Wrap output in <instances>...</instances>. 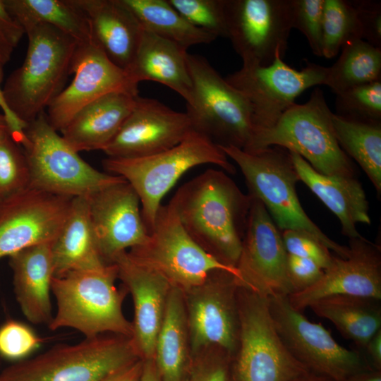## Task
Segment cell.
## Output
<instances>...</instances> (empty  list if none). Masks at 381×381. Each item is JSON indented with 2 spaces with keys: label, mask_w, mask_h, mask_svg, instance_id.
<instances>
[{
  "label": "cell",
  "mask_w": 381,
  "mask_h": 381,
  "mask_svg": "<svg viewBox=\"0 0 381 381\" xmlns=\"http://www.w3.org/2000/svg\"><path fill=\"white\" fill-rule=\"evenodd\" d=\"M192 25L227 38L226 0H168Z\"/></svg>",
  "instance_id": "d590c367"
},
{
  "label": "cell",
  "mask_w": 381,
  "mask_h": 381,
  "mask_svg": "<svg viewBox=\"0 0 381 381\" xmlns=\"http://www.w3.org/2000/svg\"><path fill=\"white\" fill-rule=\"evenodd\" d=\"M138 94L116 92L81 109L61 131L77 152L102 150L114 138L132 111Z\"/></svg>",
  "instance_id": "484cf974"
},
{
  "label": "cell",
  "mask_w": 381,
  "mask_h": 381,
  "mask_svg": "<svg viewBox=\"0 0 381 381\" xmlns=\"http://www.w3.org/2000/svg\"><path fill=\"white\" fill-rule=\"evenodd\" d=\"M192 131L186 112L138 95L119 131L102 151L113 158L149 156L178 145Z\"/></svg>",
  "instance_id": "d6986e66"
},
{
  "label": "cell",
  "mask_w": 381,
  "mask_h": 381,
  "mask_svg": "<svg viewBox=\"0 0 381 381\" xmlns=\"http://www.w3.org/2000/svg\"><path fill=\"white\" fill-rule=\"evenodd\" d=\"M364 351L367 355L366 361L371 368L381 370V329L369 340Z\"/></svg>",
  "instance_id": "c3c4849f"
},
{
  "label": "cell",
  "mask_w": 381,
  "mask_h": 381,
  "mask_svg": "<svg viewBox=\"0 0 381 381\" xmlns=\"http://www.w3.org/2000/svg\"><path fill=\"white\" fill-rule=\"evenodd\" d=\"M346 258L333 257L330 266L310 287L288 296L291 306L302 312L315 301L332 295L381 300V256L378 246L365 238H352Z\"/></svg>",
  "instance_id": "44dd1931"
},
{
  "label": "cell",
  "mask_w": 381,
  "mask_h": 381,
  "mask_svg": "<svg viewBox=\"0 0 381 381\" xmlns=\"http://www.w3.org/2000/svg\"><path fill=\"white\" fill-rule=\"evenodd\" d=\"M118 270L115 264L99 268L76 270L54 277L51 290L56 311L51 330L71 327L85 338L114 334L131 337L132 323L123 313L127 291L115 285Z\"/></svg>",
  "instance_id": "7a4b0ae2"
},
{
  "label": "cell",
  "mask_w": 381,
  "mask_h": 381,
  "mask_svg": "<svg viewBox=\"0 0 381 381\" xmlns=\"http://www.w3.org/2000/svg\"><path fill=\"white\" fill-rule=\"evenodd\" d=\"M87 18L92 42L126 71L138 47L143 29L122 0H72Z\"/></svg>",
  "instance_id": "603a6c76"
},
{
  "label": "cell",
  "mask_w": 381,
  "mask_h": 381,
  "mask_svg": "<svg viewBox=\"0 0 381 381\" xmlns=\"http://www.w3.org/2000/svg\"><path fill=\"white\" fill-rule=\"evenodd\" d=\"M332 114L322 90L315 87L306 103L294 104L273 126L255 132L245 151L278 146L299 155L322 174L353 177V164L335 136Z\"/></svg>",
  "instance_id": "8992f818"
},
{
  "label": "cell",
  "mask_w": 381,
  "mask_h": 381,
  "mask_svg": "<svg viewBox=\"0 0 381 381\" xmlns=\"http://www.w3.org/2000/svg\"><path fill=\"white\" fill-rule=\"evenodd\" d=\"M54 277L76 270L95 269L107 264L92 230L88 197L72 199L66 219L51 244Z\"/></svg>",
  "instance_id": "83f0119b"
},
{
  "label": "cell",
  "mask_w": 381,
  "mask_h": 381,
  "mask_svg": "<svg viewBox=\"0 0 381 381\" xmlns=\"http://www.w3.org/2000/svg\"><path fill=\"white\" fill-rule=\"evenodd\" d=\"M327 70L311 62L297 70L277 54L270 65H242L225 79L248 102L255 133L273 126L303 92L324 85Z\"/></svg>",
  "instance_id": "4fadbf2b"
},
{
  "label": "cell",
  "mask_w": 381,
  "mask_h": 381,
  "mask_svg": "<svg viewBox=\"0 0 381 381\" xmlns=\"http://www.w3.org/2000/svg\"><path fill=\"white\" fill-rule=\"evenodd\" d=\"M336 96L337 114L381 121V80L353 87Z\"/></svg>",
  "instance_id": "74e56055"
},
{
  "label": "cell",
  "mask_w": 381,
  "mask_h": 381,
  "mask_svg": "<svg viewBox=\"0 0 381 381\" xmlns=\"http://www.w3.org/2000/svg\"><path fill=\"white\" fill-rule=\"evenodd\" d=\"M250 200L224 171L208 169L181 186L169 202L199 246L236 267Z\"/></svg>",
  "instance_id": "6da1fadb"
},
{
  "label": "cell",
  "mask_w": 381,
  "mask_h": 381,
  "mask_svg": "<svg viewBox=\"0 0 381 381\" xmlns=\"http://www.w3.org/2000/svg\"><path fill=\"white\" fill-rule=\"evenodd\" d=\"M134 14L144 30L188 47L210 44L217 37L187 20L169 4L168 0H122Z\"/></svg>",
  "instance_id": "d6a6232c"
},
{
  "label": "cell",
  "mask_w": 381,
  "mask_h": 381,
  "mask_svg": "<svg viewBox=\"0 0 381 381\" xmlns=\"http://www.w3.org/2000/svg\"><path fill=\"white\" fill-rule=\"evenodd\" d=\"M21 146L11 135L0 140V200L29 187V168Z\"/></svg>",
  "instance_id": "8d00e7d4"
},
{
  "label": "cell",
  "mask_w": 381,
  "mask_h": 381,
  "mask_svg": "<svg viewBox=\"0 0 381 381\" xmlns=\"http://www.w3.org/2000/svg\"><path fill=\"white\" fill-rule=\"evenodd\" d=\"M4 65L0 63V108L6 119L11 138L16 143L21 146L25 140V128H26L27 124H25L15 116L10 111L5 102L1 87L4 75Z\"/></svg>",
  "instance_id": "bcb514c9"
},
{
  "label": "cell",
  "mask_w": 381,
  "mask_h": 381,
  "mask_svg": "<svg viewBox=\"0 0 381 381\" xmlns=\"http://www.w3.org/2000/svg\"><path fill=\"white\" fill-rule=\"evenodd\" d=\"M161 381H184L191 363L183 292L172 286L155 346Z\"/></svg>",
  "instance_id": "f1b7e54d"
},
{
  "label": "cell",
  "mask_w": 381,
  "mask_h": 381,
  "mask_svg": "<svg viewBox=\"0 0 381 381\" xmlns=\"http://www.w3.org/2000/svg\"><path fill=\"white\" fill-rule=\"evenodd\" d=\"M51 244L34 246L8 257L16 301L26 319L35 325L48 326L53 318Z\"/></svg>",
  "instance_id": "d4e9b609"
},
{
  "label": "cell",
  "mask_w": 381,
  "mask_h": 381,
  "mask_svg": "<svg viewBox=\"0 0 381 381\" xmlns=\"http://www.w3.org/2000/svg\"><path fill=\"white\" fill-rule=\"evenodd\" d=\"M361 28V39L381 49V2L352 1Z\"/></svg>",
  "instance_id": "7bdbcfd3"
},
{
  "label": "cell",
  "mask_w": 381,
  "mask_h": 381,
  "mask_svg": "<svg viewBox=\"0 0 381 381\" xmlns=\"http://www.w3.org/2000/svg\"><path fill=\"white\" fill-rule=\"evenodd\" d=\"M227 38L243 65L284 58L292 27L291 0H226Z\"/></svg>",
  "instance_id": "9a60e30c"
},
{
  "label": "cell",
  "mask_w": 381,
  "mask_h": 381,
  "mask_svg": "<svg viewBox=\"0 0 381 381\" xmlns=\"http://www.w3.org/2000/svg\"><path fill=\"white\" fill-rule=\"evenodd\" d=\"M193 83L186 112L193 131L218 146L246 150L253 136L251 108L246 98L231 86L202 56L188 53Z\"/></svg>",
  "instance_id": "30bf717a"
},
{
  "label": "cell",
  "mask_w": 381,
  "mask_h": 381,
  "mask_svg": "<svg viewBox=\"0 0 381 381\" xmlns=\"http://www.w3.org/2000/svg\"><path fill=\"white\" fill-rule=\"evenodd\" d=\"M88 198L92 230L99 253L107 264H113L121 253L146 242L149 232L139 197L125 179Z\"/></svg>",
  "instance_id": "ffe728a7"
},
{
  "label": "cell",
  "mask_w": 381,
  "mask_h": 381,
  "mask_svg": "<svg viewBox=\"0 0 381 381\" xmlns=\"http://www.w3.org/2000/svg\"><path fill=\"white\" fill-rule=\"evenodd\" d=\"M25 33L28 38L25 58L8 77L2 90L10 111L28 125L63 90L78 44L43 23L26 28Z\"/></svg>",
  "instance_id": "3957f363"
},
{
  "label": "cell",
  "mask_w": 381,
  "mask_h": 381,
  "mask_svg": "<svg viewBox=\"0 0 381 381\" xmlns=\"http://www.w3.org/2000/svg\"><path fill=\"white\" fill-rule=\"evenodd\" d=\"M0 34L14 48L25 34L21 25L7 10L4 0H0Z\"/></svg>",
  "instance_id": "f6af8a7d"
},
{
  "label": "cell",
  "mask_w": 381,
  "mask_h": 381,
  "mask_svg": "<svg viewBox=\"0 0 381 381\" xmlns=\"http://www.w3.org/2000/svg\"><path fill=\"white\" fill-rule=\"evenodd\" d=\"M346 381H381V370L368 369L353 375Z\"/></svg>",
  "instance_id": "f907efd6"
},
{
  "label": "cell",
  "mask_w": 381,
  "mask_h": 381,
  "mask_svg": "<svg viewBox=\"0 0 381 381\" xmlns=\"http://www.w3.org/2000/svg\"><path fill=\"white\" fill-rule=\"evenodd\" d=\"M381 80V49L361 39L346 42L337 61L327 67L324 85L337 95L349 88Z\"/></svg>",
  "instance_id": "836d02e7"
},
{
  "label": "cell",
  "mask_w": 381,
  "mask_h": 381,
  "mask_svg": "<svg viewBox=\"0 0 381 381\" xmlns=\"http://www.w3.org/2000/svg\"><path fill=\"white\" fill-rule=\"evenodd\" d=\"M14 47L0 34V63L5 65L9 61Z\"/></svg>",
  "instance_id": "816d5d0a"
},
{
  "label": "cell",
  "mask_w": 381,
  "mask_h": 381,
  "mask_svg": "<svg viewBox=\"0 0 381 381\" xmlns=\"http://www.w3.org/2000/svg\"><path fill=\"white\" fill-rule=\"evenodd\" d=\"M138 381H161L153 358L143 360V369Z\"/></svg>",
  "instance_id": "681fc988"
},
{
  "label": "cell",
  "mask_w": 381,
  "mask_h": 381,
  "mask_svg": "<svg viewBox=\"0 0 381 381\" xmlns=\"http://www.w3.org/2000/svg\"><path fill=\"white\" fill-rule=\"evenodd\" d=\"M324 272L311 260L288 254L287 272L293 293L313 286L322 277Z\"/></svg>",
  "instance_id": "ee69618b"
},
{
  "label": "cell",
  "mask_w": 381,
  "mask_h": 381,
  "mask_svg": "<svg viewBox=\"0 0 381 381\" xmlns=\"http://www.w3.org/2000/svg\"><path fill=\"white\" fill-rule=\"evenodd\" d=\"M107 172L124 179L138 194L148 232L161 202L181 176L201 164H213L229 174L235 167L221 148L205 135L192 131L180 143L162 152L141 157H107Z\"/></svg>",
  "instance_id": "5b68a950"
},
{
  "label": "cell",
  "mask_w": 381,
  "mask_h": 381,
  "mask_svg": "<svg viewBox=\"0 0 381 381\" xmlns=\"http://www.w3.org/2000/svg\"><path fill=\"white\" fill-rule=\"evenodd\" d=\"M21 145L29 187L69 198L90 197L124 179L99 171L83 159L49 123L45 111L28 123Z\"/></svg>",
  "instance_id": "ba28073f"
},
{
  "label": "cell",
  "mask_w": 381,
  "mask_h": 381,
  "mask_svg": "<svg viewBox=\"0 0 381 381\" xmlns=\"http://www.w3.org/2000/svg\"><path fill=\"white\" fill-rule=\"evenodd\" d=\"M187 49L143 30L138 47L127 69L133 83L151 80L166 85L186 103L192 98L193 83L187 63Z\"/></svg>",
  "instance_id": "4316f807"
},
{
  "label": "cell",
  "mask_w": 381,
  "mask_h": 381,
  "mask_svg": "<svg viewBox=\"0 0 381 381\" xmlns=\"http://www.w3.org/2000/svg\"><path fill=\"white\" fill-rule=\"evenodd\" d=\"M219 147L239 167L249 195L263 204L279 229L308 233L338 257H348L349 248L329 238L303 209L296 190L299 179L287 150L272 146L248 152L234 146Z\"/></svg>",
  "instance_id": "277c9868"
},
{
  "label": "cell",
  "mask_w": 381,
  "mask_h": 381,
  "mask_svg": "<svg viewBox=\"0 0 381 381\" xmlns=\"http://www.w3.org/2000/svg\"><path fill=\"white\" fill-rule=\"evenodd\" d=\"M231 357L219 349H210L193 356L184 381H231Z\"/></svg>",
  "instance_id": "60d3db41"
},
{
  "label": "cell",
  "mask_w": 381,
  "mask_h": 381,
  "mask_svg": "<svg viewBox=\"0 0 381 381\" xmlns=\"http://www.w3.org/2000/svg\"><path fill=\"white\" fill-rule=\"evenodd\" d=\"M72 199L28 187L0 200V259L52 243L66 219Z\"/></svg>",
  "instance_id": "e0dca14e"
},
{
  "label": "cell",
  "mask_w": 381,
  "mask_h": 381,
  "mask_svg": "<svg viewBox=\"0 0 381 381\" xmlns=\"http://www.w3.org/2000/svg\"><path fill=\"white\" fill-rule=\"evenodd\" d=\"M325 0H291L292 27L306 37L313 53L322 56Z\"/></svg>",
  "instance_id": "f35d334b"
},
{
  "label": "cell",
  "mask_w": 381,
  "mask_h": 381,
  "mask_svg": "<svg viewBox=\"0 0 381 381\" xmlns=\"http://www.w3.org/2000/svg\"><path fill=\"white\" fill-rule=\"evenodd\" d=\"M269 309L284 344L309 373L331 381H346L373 369L360 351L343 347L321 323L311 322L294 309L288 296L269 297Z\"/></svg>",
  "instance_id": "7c38bea8"
},
{
  "label": "cell",
  "mask_w": 381,
  "mask_h": 381,
  "mask_svg": "<svg viewBox=\"0 0 381 381\" xmlns=\"http://www.w3.org/2000/svg\"><path fill=\"white\" fill-rule=\"evenodd\" d=\"M69 85L53 99L45 111L50 125L61 131L84 107L108 94H138V85L128 73L111 62L92 42L78 44L70 74Z\"/></svg>",
  "instance_id": "ac0fdd59"
},
{
  "label": "cell",
  "mask_w": 381,
  "mask_h": 381,
  "mask_svg": "<svg viewBox=\"0 0 381 381\" xmlns=\"http://www.w3.org/2000/svg\"><path fill=\"white\" fill-rule=\"evenodd\" d=\"M289 155L299 180L337 217L342 234L350 239L363 238L356 225L370 224L371 221L368 201L361 183L353 177L322 174L299 155L294 152Z\"/></svg>",
  "instance_id": "cb8c5ba5"
},
{
  "label": "cell",
  "mask_w": 381,
  "mask_h": 381,
  "mask_svg": "<svg viewBox=\"0 0 381 381\" xmlns=\"http://www.w3.org/2000/svg\"><path fill=\"white\" fill-rule=\"evenodd\" d=\"M239 286L234 276L216 271L183 292L191 358L213 348L233 356L240 330Z\"/></svg>",
  "instance_id": "5bb4252c"
},
{
  "label": "cell",
  "mask_w": 381,
  "mask_h": 381,
  "mask_svg": "<svg viewBox=\"0 0 381 381\" xmlns=\"http://www.w3.org/2000/svg\"><path fill=\"white\" fill-rule=\"evenodd\" d=\"M282 237L289 255L311 260L324 270L330 266L334 256L315 236L301 231L285 230Z\"/></svg>",
  "instance_id": "b9f144b4"
},
{
  "label": "cell",
  "mask_w": 381,
  "mask_h": 381,
  "mask_svg": "<svg viewBox=\"0 0 381 381\" xmlns=\"http://www.w3.org/2000/svg\"><path fill=\"white\" fill-rule=\"evenodd\" d=\"M332 123L344 152L366 174L378 194L381 192L380 121L347 117L332 113Z\"/></svg>",
  "instance_id": "1f68e13d"
},
{
  "label": "cell",
  "mask_w": 381,
  "mask_h": 381,
  "mask_svg": "<svg viewBox=\"0 0 381 381\" xmlns=\"http://www.w3.org/2000/svg\"><path fill=\"white\" fill-rule=\"evenodd\" d=\"M11 135L9 128L4 114L0 113V140Z\"/></svg>",
  "instance_id": "f5cc1de1"
},
{
  "label": "cell",
  "mask_w": 381,
  "mask_h": 381,
  "mask_svg": "<svg viewBox=\"0 0 381 381\" xmlns=\"http://www.w3.org/2000/svg\"><path fill=\"white\" fill-rule=\"evenodd\" d=\"M42 339L27 325L10 320L0 326V356L16 362L27 358L41 345Z\"/></svg>",
  "instance_id": "ab89813d"
},
{
  "label": "cell",
  "mask_w": 381,
  "mask_h": 381,
  "mask_svg": "<svg viewBox=\"0 0 381 381\" xmlns=\"http://www.w3.org/2000/svg\"><path fill=\"white\" fill-rule=\"evenodd\" d=\"M309 308L318 316L334 324L359 350H364L369 340L381 329L380 300L332 295L315 301Z\"/></svg>",
  "instance_id": "f546056e"
},
{
  "label": "cell",
  "mask_w": 381,
  "mask_h": 381,
  "mask_svg": "<svg viewBox=\"0 0 381 381\" xmlns=\"http://www.w3.org/2000/svg\"><path fill=\"white\" fill-rule=\"evenodd\" d=\"M128 253L183 292L202 284L216 271L230 273L242 285L237 267L224 263L199 246L183 228L170 202L159 207L146 242Z\"/></svg>",
  "instance_id": "8fae6325"
},
{
  "label": "cell",
  "mask_w": 381,
  "mask_h": 381,
  "mask_svg": "<svg viewBox=\"0 0 381 381\" xmlns=\"http://www.w3.org/2000/svg\"><path fill=\"white\" fill-rule=\"evenodd\" d=\"M24 30L36 24L52 25L78 44L92 42L87 18L72 0H4Z\"/></svg>",
  "instance_id": "4dcf8cb0"
},
{
  "label": "cell",
  "mask_w": 381,
  "mask_h": 381,
  "mask_svg": "<svg viewBox=\"0 0 381 381\" xmlns=\"http://www.w3.org/2000/svg\"><path fill=\"white\" fill-rule=\"evenodd\" d=\"M238 303L240 330L231 358V381H294L309 373L279 336L269 297L240 286Z\"/></svg>",
  "instance_id": "9c48e42d"
},
{
  "label": "cell",
  "mask_w": 381,
  "mask_h": 381,
  "mask_svg": "<svg viewBox=\"0 0 381 381\" xmlns=\"http://www.w3.org/2000/svg\"><path fill=\"white\" fill-rule=\"evenodd\" d=\"M118 279L132 296L134 318L133 345L142 360L153 358L160 328L172 286L159 273L138 262L124 251L114 259Z\"/></svg>",
  "instance_id": "7402d4cb"
},
{
  "label": "cell",
  "mask_w": 381,
  "mask_h": 381,
  "mask_svg": "<svg viewBox=\"0 0 381 381\" xmlns=\"http://www.w3.org/2000/svg\"><path fill=\"white\" fill-rule=\"evenodd\" d=\"M287 258L282 234L267 210L260 200L251 197L236 265L241 286L267 297L289 296L293 289L288 277Z\"/></svg>",
  "instance_id": "2e32d148"
},
{
  "label": "cell",
  "mask_w": 381,
  "mask_h": 381,
  "mask_svg": "<svg viewBox=\"0 0 381 381\" xmlns=\"http://www.w3.org/2000/svg\"><path fill=\"white\" fill-rule=\"evenodd\" d=\"M139 359L130 337L104 334L17 361L0 372V381H102Z\"/></svg>",
  "instance_id": "52a82bcc"
},
{
  "label": "cell",
  "mask_w": 381,
  "mask_h": 381,
  "mask_svg": "<svg viewBox=\"0 0 381 381\" xmlns=\"http://www.w3.org/2000/svg\"><path fill=\"white\" fill-rule=\"evenodd\" d=\"M353 39H361V32L352 1L325 0L322 56L327 59L336 56L344 44Z\"/></svg>",
  "instance_id": "e575fe53"
},
{
  "label": "cell",
  "mask_w": 381,
  "mask_h": 381,
  "mask_svg": "<svg viewBox=\"0 0 381 381\" xmlns=\"http://www.w3.org/2000/svg\"><path fill=\"white\" fill-rule=\"evenodd\" d=\"M143 365V360L139 359L109 375L102 381H138Z\"/></svg>",
  "instance_id": "7dc6e473"
},
{
  "label": "cell",
  "mask_w": 381,
  "mask_h": 381,
  "mask_svg": "<svg viewBox=\"0 0 381 381\" xmlns=\"http://www.w3.org/2000/svg\"><path fill=\"white\" fill-rule=\"evenodd\" d=\"M294 381H331L328 379L324 378L322 377L312 374L308 373Z\"/></svg>",
  "instance_id": "db71d44e"
}]
</instances>
